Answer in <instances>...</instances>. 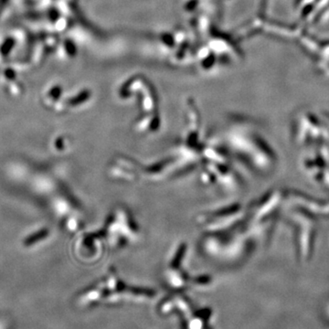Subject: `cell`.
I'll use <instances>...</instances> for the list:
<instances>
[{
  "label": "cell",
  "instance_id": "cell-1",
  "mask_svg": "<svg viewBox=\"0 0 329 329\" xmlns=\"http://www.w3.org/2000/svg\"><path fill=\"white\" fill-rule=\"evenodd\" d=\"M160 309L163 313L174 311L181 313L180 315L185 320L186 329H209V321L212 318V312L207 309L194 311L186 298L176 296L167 299Z\"/></svg>",
  "mask_w": 329,
  "mask_h": 329
}]
</instances>
